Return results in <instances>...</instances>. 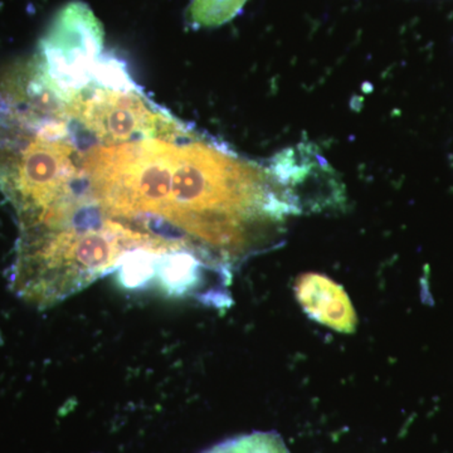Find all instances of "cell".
<instances>
[{"label": "cell", "mask_w": 453, "mask_h": 453, "mask_svg": "<svg viewBox=\"0 0 453 453\" xmlns=\"http://www.w3.org/2000/svg\"><path fill=\"white\" fill-rule=\"evenodd\" d=\"M80 166L106 217L170 243L243 255L253 229L283 219L267 170L192 134L82 151Z\"/></svg>", "instance_id": "1"}, {"label": "cell", "mask_w": 453, "mask_h": 453, "mask_svg": "<svg viewBox=\"0 0 453 453\" xmlns=\"http://www.w3.org/2000/svg\"><path fill=\"white\" fill-rule=\"evenodd\" d=\"M203 453H290L282 438L273 432H255L232 438Z\"/></svg>", "instance_id": "8"}, {"label": "cell", "mask_w": 453, "mask_h": 453, "mask_svg": "<svg viewBox=\"0 0 453 453\" xmlns=\"http://www.w3.org/2000/svg\"><path fill=\"white\" fill-rule=\"evenodd\" d=\"M247 0H192L187 20L193 28H217L241 13Z\"/></svg>", "instance_id": "7"}, {"label": "cell", "mask_w": 453, "mask_h": 453, "mask_svg": "<svg viewBox=\"0 0 453 453\" xmlns=\"http://www.w3.org/2000/svg\"><path fill=\"white\" fill-rule=\"evenodd\" d=\"M267 174L283 214L324 211L344 199L335 173L310 144L277 154Z\"/></svg>", "instance_id": "5"}, {"label": "cell", "mask_w": 453, "mask_h": 453, "mask_svg": "<svg viewBox=\"0 0 453 453\" xmlns=\"http://www.w3.org/2000/svg\"><path fill=\"white\" fill-rule=\"evenodd\" d=\"M67 116L103 145L146 139L175 140L190 133L166 113L151 109L136 88L88 86L67 101Z\"/></svg>", "instance_id": "3"}, {"label": "cell", "mask_w": 453, "mask_h": 453, "mask_svg": "<svg viewBox=\"0 0 453 453\" xmlns=\"http://www.w3.org/2000/svg\"><path fill=\"white\" fill-rule=\"evenodd\" d=\"M169 242L107 219L20 238L14 265L17 292L37 305H53L119 270L131 253Z\"/></svg>", "instance_id": "2"}, {"label": "cell", "mask_w": 453, "mask_h": 453, "mask_svg": "<svg viewBox=\"0 0 453 453\" xmlns=\"http://www.w3.org/2000/svg\"><path fill=\"white\" fill-rule=\"evenodd\" d=\"M104 41L103 25L85 3H68L57 13L35 56L65 100L94 79Z\"/></svg>", "instance_id": "4"}, {"label": "cell", "mask_w": 453, "mask_h": 453, "mask_svg": "<svg viewBox=\"0 0 453 453\" xmlns=\"http://www.w3.org/2000/svg\"><path fill=\"white\" fill-rule=\"evenodd\" d=\"M301 308L315 320L335 332L353 334L357 318L353 303L338 283L320 273H303L295 283Z\"/></svg>", "instance_id": "6"}]
</instances>
